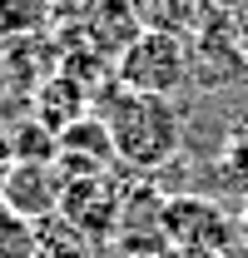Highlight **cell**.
Wrapping results in <instances>:
<instances>
[{"label":"cell","instance_id":"8fae6325","mask_svg":"<svg viewBox=\"0 0 248 258\" xmlns=\"http://www.w3.org/2000/svg\"><path fill=\"white\" fill-rule=\"evenodd\" d=\"M0 258H35V224L0 209Z\"/></svg>","mask_w":248,"mask_h":258},{"label":"cell","instance_id":"7a4b0ae2","mask_svg":"<svg viewBox=\"0 0 248 258\" xmlns=\"http://www.w3.org/2000/svg\"><path fill=\"white\" fill-rule=\"evenodd\" d=\"M189 70H194V55H189V40L179 30H164V25H149V30L129 35V45L114 60V80L124 90H139V95H164L174 99L184 90Z\"/></svg>","mask_w":248,"mask_h":258},{"label":"cell","instance_id":"52a82bcc","mask_svg":"<svg viewBox=\"0 0 248 258\" xmlns=\"http://www.w3.org/2000/svg\"><path fill=\"white\" fill-rule=\"evenodd\" d=\"M85 99H90V90H85L75 75H55V80H45V85L35 90L30 114L40 119V124H50L55 134H60V129L75 124L80 114H90V109H85Z\"/></svg>","mask_w":248,"mask_h":258},{"label":"cell","instance_id":"ba28073f","mask_svg":"<svg viewBox=\"0 0 248 258\" xmlns=\"http://www.w3.org/2000/svg\"><path fill=\"white\" fill-rule=\"evenodd\" d=\"M35 258H94V238L80 233L65 214H50L35 224Z\"/></svg>","mask_w":248,"mask_h":258},{"label":"cell","instance_id":"30bf717a","mask_svg":"<svg viewBox=\"0 0 248 258\" xmlns=\"http://www.w3.org/2000/svg\"><path fill=\"white\" fill-rule=\"evenodd\" d=\"M55 154H60V134L50 124H40L35 114H25L20 124L5 134V159H45V164H55Z\"/></svg>","mask_w":248,"mask_h":258},{"label":"cell","instance_id":"9a60e30c","mask_svg":"<svg viewBox=\"0 0 248 258\" xmlns=\"http://www.w3.org/2000/svg\"><path fill=\"white\" fill-rule=\"evenodd\" d=\"M238 238H248V209H243V219H238Z\"/></svg>","mask_w":248,"mask_h":258},{"label":"cell","instance_id":"9c48e42d","mask_svg":"<svg viewBox=\"0 0 248 258\" xmlns=\"http://www.w3.org/2000/svg\"><path fill=\"white\" fill-rule=\"evenodd\" d=\"M60 0H0V35L10 40H35L50 30Z\"/></svg>","mask_w":248,"mask_h":258},{"label":"cell","instance_id":"5bb4252c","mask_svg":"<svg viewBox=\"0 0 248 258\" xmlns=\"http://www.w3.org/2000/svg\"><path fill=\"white\" fill-rule=\"evenodd\" d=\"M218 10H243V0H214Z\"/></svg>","mask_w":248,"mask_h":258},{"label":"cell","instance_id":"3957f363","mask_svg":"<svg viewBox=\"0 0 248 258\" xmlns=\"http://www.w3.org/2000/svg\"><path fill=\"white\" fill-rule=\"evenodd\" d=\"M164 238L169 248H209V253H228L238 243V219L204 194H174L164 199Z\"/></svg>","mask_w":248,"mask_h":258},{"label":"cell","instance_id":"7c38bea8","mask_svg":"<svg viewBox=\"0 0 248 258\" xmlns=\"http://www.w3.org/2000/svg\"><path fill=\"white\" fill-rule=\"evenodd\" d=\"M218 174H223L228 189L248 194V139H233V144L218 154Z\"/></svg>","mask_w":248,"mask_h":258},{"label":"cell","instance_id":"5b68a950","mask_svg":"<svg viewBox=\"0 0 248 258\" xmlns=\"http://www.w3.org/2000/svg\"><path fill=\"white\" fill-rule=\"evenodd\" d=\"M60 194H65L60 164H45V159H5L0 164V209H10V214H20L30 224L60 214Z\"/></svg>","mask_w":248,"mask_h":258},{"label":"cell","instance_id":"6da1fadb","mask_svg":"<svg viewBox=\"0 0 248 258\" xmlns=\"http://www.w3.org/2000/svg\"><path fill=\"white\" fill-rule=\"evenodd\" d=\"M99 119L109 129V144H114V159L134 174H154L179 154V139H184V119L174 109V99L164 95H139V90H124L119 80L99 90Z\"/></svg>","mask_w":248,"mask_h":258},{"label":"cell","instance_id":"4fadbf2b","mask_svg":"<svg viewBox=\"0 0 248 258\" xmlns=\"http://www.w3.org/2000/svg\"><path fill=\"white\" fill-rule=\"evenodd\" d=\"M169 258H228V253H209V248H174Z\"/></svg>","mask_w":248,"mask_h":258},{"label":"cell","instance_id":"8992f818","mask_svg":"<svg viewBox=\"0 0 248 258\" xmlns=\"http://www.w3.org/2000/svg\"><path fill=\"white\" fill-rule=\"evenodd\" d=\"M60 174H90V169H114V144H109V129L99 114H80L75 124L60 129Z\"/></svg>","mask_w":248,"mask_h":258},{"label":"cell","instance_id":"277c9868","mask_svg":"<svg viewBox=\"0 0 248 258\" xmlns=\"http://www.w3.org/2000/svg\"><path fill=\"white\" fill-rule=\"evenodd\" d=\"M60 214L80 233H90L94 243L119 238V214H124V184L109 169H90V174H65Z\"/></svg>","mask_w":248,"mask_h":258}]
</instances>
